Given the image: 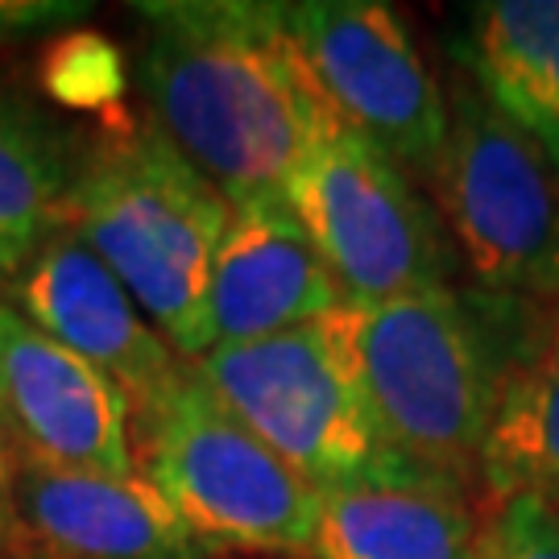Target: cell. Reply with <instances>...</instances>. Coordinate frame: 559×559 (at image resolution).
I'll return each mask as SVG.
<instances>
[{"instance_id":"cell-12","label":"cell","mask_w":559,"mask_h":559,"mask_svg":"<svg viewBox=\"0 0 559 559\" xmlns=\"http://www.w3.org/2000/svg\"><path fill=\"white\" fill-rule=\"evenodd\" d=\"M468 485L406 456L320 489L316 559H480Z\"/></svg>"},{"instance_id":"cell-4","label":"cell","mask_w":559,"mask_h":559,"mask_svg":"<svg viewBox=\"0 0 559 559\" xmlns=\"http://www.w3.org/2000/svg\"><path fill=\"white\" fill-rule=\"evenodd\" d=\"M138 473L216 551L311 556L320 489L240 427L182 360L179 378L138 411Z\"/></svg>"},{"instance_id":"cell-3","label":"cell","mask_w":559,"mask_h":559,"mask_svg":"<svg viewBox=\"0 0 559 559\" xmlns=\"http://www.w3.org/2000/svg\"><path fill=\"white\" fill-rule=\"evenodd\" d=\"M385 452L460 485L480 480V448L498 402V340L452 286L328 311Z\"/></svg>"},{"instance_id":"cell-2","label":"cell","mask_w":559,"mask_h":559,"mask_svg":"<svg viewBox=\"0 0 559 559\" xmlns=\"http://www.w3.org/2000/svg\"><path fill=\"white\" fill-rule=\"evenodd\" d=\"M233 207L158 124L100 141L75 175L71 224L182 360L216 348L212 270Z\"/></svg>"},{"instance_id":"cell-8","label":"cell","mask_w":559,"mask_h":559,"mask_svg":"<svg viewBox=\"0 0 559 559\" xmlns=\"http://www.w3.org/2000/svg\"><path fill=\"white\" fill-rule=\"evenodd\" d=\"M290 38L323 104L406 175L431 182L448 100L402 17L381 0L286 4Z\"/></svg>"},{"instance_id":"cell-5","label":"cell","mask_w":559,"mask_h":559,"mask_svg":"<svg viewBox=\"0 0 559 559\" xmlns=\"http://www.w3.org/2000/svg\"><path fill=\"white\" fill-rule=\"evenodd\" d=\"M431 187L452 249L485 295L559 302V175L468 80L452 87Z\"/></svg>"},{"instance_id":"cell-17","label":"cell","mask_w":559,"mask_h":559,"mask_svg":"<svg viewBox=\"0 0 559 559\" xmlns=\"http://www.w3.org/2000/svg\"><path fill=\"white\" fill-rule=\"evenodd\" d=\"M480 559H559V514L535 498L493 501L480 526Z\"/></svg>"},{"instance_id":"cell-16","label":"cell","mask_w":559,"mask_h":559,"mask_svg":"<svg viewBox=\"0 0 559 559\" xmlns=\"http://www.w3.org/2000/svg\"><path fill=\"white\" fill-rule=\"evenodd\" d=\"M75 175L71 138L0 83V278H17L71 221Z\"/></svg>"},{"instance_id":"cell-18","label":"cell","mask_w":559,"mask_h":559,"mask_svg":"<svg viewBox=\"0 0 559 559\" xmlns=\"http://www.w3.org/2000/svg\"><path fill=\"white\" fill-rule=\"evenodd\" d=\"M55 83L62 96L75 104H96L112 96V55L104 50L96 38H80L75 46H62L59 62H55Z\"/></svg>"},{"instance_id":"cell-9","label":"cell","mask_w":559,"mask_h":559,"mask_svg":"<svg viewBox=\"0 0 559 559\" xmlns=\"http://www.w3.org/2000/svg\"><path fill=\"white\" fill-rule=\"evenodd\" d=\"M133 406L92 360L0 302V431L29 464L133 477Z\"/></svg>"},{"instance_id":"cell-10","label":"cell","mask_w":559,"mask_h":559,"mask_svg":"<svg viewBox=\"0 0 559 559\" xmlns=\"http://www.w3.org/2000/svg\"><path fill=\"white\" fill-rule=\"evenodd\" d=\"M13 295L17 311L38 332L117 381L133 415L179 378L182 357L141 316L133 295L80 233H59L50 240L13 278Z\"/></svg>"},{"instance_id":"cell-13","label":"cell","mask_w":559,"mask_h":559,"mask_svg":"<svg viewBox=\"0 0 559 559\" xmlns=\"http://www.w3.org/2000/svg\"><path fill=\"white\" fill-rule=\"evenodd\" d=\"M17 510L62 559H212L216 547L150 480L21 464Z\"/></svg>"},{"instance_id":"cell-1","label":"cell","mask_w":559,"mask_h":559,"mask_svg":"<svg viewBox=\"0 0 559 559\" xmlns=\"http://www.w3.org/2000/svg\"><path fill=\"white\" fill-rule=\"evenodd\" d=\"M141 87L158 129L200 166L228 207L286 195L332 108L290 38L286 4L150 0L138 4Z\"/></svg>"},{"instance_id":"cell-6","label":"cell","mask_w":559,"mask_h":559,"mask_svg":"<svg viewBox=\"0 0 559 559\" xmlns=\"http://www.w3.org/2000/svg\"><path fill=\"white\" fill-rule=\"evenodd\" d=\"M286 203L344 299H394L456 278L452 237L419 182L340 117L323 120L307 145Z\"/></svg>"},{"instance_id":"cell-15","label":"cell","mask_w":559,"mask_h":559,"mask_svg":"<svg viewBox=\"0 0 559 559\" xmlns=\"http://www.w3.org/2000/svg\"><path fill=\"white\" fill-rule=\"evenodd\" d=\"M480 485L489 501L535 498L559 514V320H535L501 360Z\"/></svg>"},{"instance_id":"cell-19","label":"cell","mask_w":559,"mask_h":559,"mask_svg":"<svg viewBox=\"0 0 559 559\" xmlns=\"http://www.w3.org/2000/svg\"><path fill=\"white\" fill-rule=\"evenodd\" d=\"M87 13H92V4H75V0H0V41L71 29Z\"/></svg>"},{"instance_id":"cell-21","label":"cell","mask_w":559,"mask_h":559,"mask_svg":"<svg viewBox=\"0 0 559 559\" xmlns=\"http://www.w3.org/2000/svg\"><path fill=\"white\" fill-rule=\"evenodd\" d=\"M17 559H38V556H17Z\"/></svg>"},{"instance_id":"cell-14","label":"cell","mask_w":559,"mask_h":559,"mask_svg":"<svg viewBox=\"0 0 559 559\" xmlns=\"http://www.w3.org/2000/svg\"><path fill=\"white\" fill-rule=\"evenodd\" d=\"M460 59L468 83L559 175V0L473 4Z\"/></svg>"},{"instance_id":"cell-11","label":"cell","mask_w":559,"mask_h":559,"mask_svg":"<svg viewBox=\"0 0 559 559\" xmlns=\"http://www.w3.org/2000/svg\"><path fill=\"white\" fill-rule=\"evenodd\" d=\"M336 278L311 245L286 195L237 203L212 270V336L216 344H249L323 320L336 311Z\"/></svg>"},{"instance_id":"cell-7","label":"cell","mask_w":559,"mask_h":559,"mask_svg":"<svg viewBox=\"0 0 559 559\" xmlns=\"http://www.w3.org/2000/svg\"><path fill=\"white\" fill-rule=\"evenodd\" d=\"M203 390L307 485L365 477L390 456L328 316L187 360Z\"/></svg>"},{"instance_id":"cell-20","label":"cell","mask_w":559,"mask_h":559,"mask_svg":"<svg viewBox=\"0 0 559 559\" xmlns=\"http://www.w3.org/2000/svg\"><path fill=\"white\" fill-rule=\"evenodd\" d=\"M17 452H13V443L9 436L0 431V543L9 539L13 531H17L21 522V510H17Z\"/></svg>"}]
</instances>
